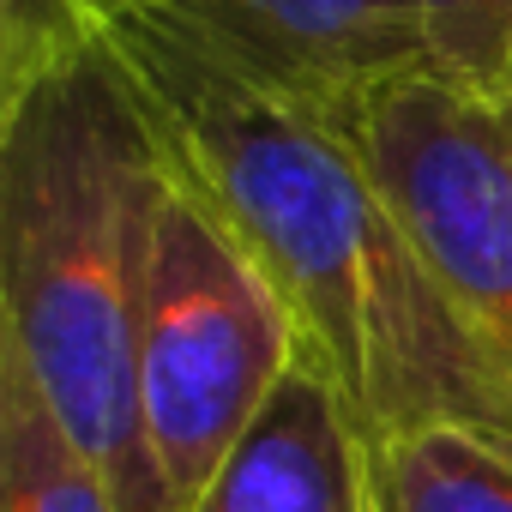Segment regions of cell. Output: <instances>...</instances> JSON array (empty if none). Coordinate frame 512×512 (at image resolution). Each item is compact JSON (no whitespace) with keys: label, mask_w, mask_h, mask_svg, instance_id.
Returning <instances> with one entry per match:
<instances>
[{"label":"cell","mask_w":512,"mask_h":512,"mask_svg":"<svg viewBox=\"0 0 512 512\" xmlns=\"http://www.w3.org/2000/svg\"><path fill=\"white\" fill-rule=\"evenodd\" d=\"M97 43L145 109L175 181L272 278L302 344L332 368L380 446L440 422L512 434V392L332 121L247 79L145 0H121Z\"/></svg>","instance_id":"6da1fadb"},{"label":"cell","mask_w":512,"mask_h":512,"mask_svg":"<svg viewBox=\"0 0 512 512\" xmlns=\"http://www.w3.org/2000/svg\"><path fill=\"white\" fill-rule=\"evenodd\" d=\"M169 157L91 37L0 103V350L121 512H181L139 410V314Z\"/></svg>","instance_id":"7a4b0ae2"},{"label":"cell","mask_w":512,"mask_h":512,"mask_svg":"<svg viewBox=\"0 0 512 512\" xmlns=\"http://www.w3.org/2000/svg\"><path fill=\"white\" fill-rule=\"evenodd\" d=\"M302 350V326L272 278L169 169L139 314V410L157 476L181 512H193Z\"/></svg>","instance_id":"3957f363"},{"label":"cell","mask_w":512,"mask_h":512,"mask_svg":"<svg viewBox=\"0 0 512 512\" xmlns=\"http://www.w3.org/2000/svg\"><path fill=\"white\" fill-rule=\"evenodd\" d=\"M344 139L512 392V127L500 103L428 73L368 97Z\"/></svg>","instance_id":"277c9868"},{"label":"cell","mask_w":512,"mask_h":512,"mask_svg":"<svg viewBox=\"0 0 512 512\" xmlns=\"http://www.w3.org/2000/svg\"><path fill=\"white\" fill-rule=\"evenodd\" d=\"M211 55L314 109L338 133L368 97L440 73V55L404 0H145Z\"/></svg>","instance_id":"5b68a950"},{"label":"cell","mask_w":512,"mask_h":512,"mask_svg":"<svg viewBox=\"0 0 512 512\" xmlns=\"http://www.w3.org/2000/svg\"><path fill=\"white\" fill-rule=\"evenodd\" d=\"M193 512H380V440L314 350L296 356Z\"/></svg>","instance_id":"8992f818"},{"label":"cell","mask_w":512,"mask_h":512,"mask_svg":"<svg viewBox=\"0 0 512 512\" xmlns=\"http://www.w3.org/2000/svg\"><path fill=\"white\" fill-rule=\"evenodd\" d=\"M0 512H121L109 476L73 446L19 356L0 350Z\"/></svg>","instance_id":"52a82bcc"},{"label":"cell","mask_w":512,"mask_h":512,"mask_svg":"<svg viewBox=\"0 0 512 512\" xmlns=\"http://www.w3.org/2000/svg\"><path fill=\"white\" fill-rule=\"evenodd\" d=\"M380 512H512V434L440 422L386 440Z\"/></svg>","instance_id":"ba28073f"},{"label":"cell","mask_w":512,"mask_h":512,"mask_svg":"<svg viewBox=\"0 0 512 512\" xmlns=\"http://www.w3.org/2000/svg\"><path fill=\"white\" fill-rule=\"evenodd\" d=\"M428 31L440 73L500 103L512 91V0H404Z\"/></svg>","instance_id":"9c48e42d"},{"label":"cell","mask_w":512,"mask_h":512,"mask_svg":"<svg viewBox=\"0 0 512 512\" xmlns=\"http://www.w3.org/2000/svg\"><path fill=\"white\" fill-rule=\"evenodd\" d=\"M115 7L121 0H0V103L61 55L85 49Z\"/></svg>","instance_id":"30bf717a"},{"label":"cell","mask_w":512,"mask_h":512,"mask_svg":"<svg viewBox=\"0 0 512 512\" xmlns=\"http://www.w3.org/2000/svg\"><path fill=\"white\" fill-rule=\"evenodd\" d=\"M500 115H506V127H512V91H506V97H500Z\"/></svg>","instance_id":"8fae6325"}]
</instances>
